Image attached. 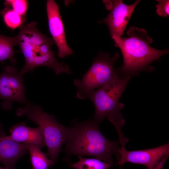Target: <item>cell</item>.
Returning a JSON list of instances; mask_svg holds the SVG:
<instances>
[{"label": "cell", "instance_id": "6da1fadb", "mask_svg": "<svg viewBox=\"0 0 169 169\" xmlns=\"http://www.w3.org/2000/svg\"><path fill=\"white\" fill-rule=\"evenodd\" d=\"M126 34L127 38L111 36L123 58V66L115 70L120 78L132 77L142 71H152L155 68L150 66L151 63L169 53L168 49L160 50L151 47L153 40L143 29L132 26Z\"/></svg>", "mask_w": 169, "mask_h": 169}, {"label": "cell", "instance_id": "7a4b0ae2", "mask_svg": "<svg viewBox=\"0 0 169 169\" xmlns=\"http://www.w3.org/2000/svg\"><path fill=\"white\" fill-rule=\"evenodd\" d=\"M72 124L65 142L64 150L68 154L93 156L108 164L112 163L114 154L119 160V140L112 141L105 138L100 130V124L93 120H74Z\"/></svg>", "mask_w": 169, "mask_h": 169}, {"label": "cell", "instance_id": "3957f363", "mask_svg": "<svg viewBox=\"0 0 169 169\" xmlns=\"http://www.w3.org/2000/svg\"><path fill=\"white\" fill-rule=\"evenodd\" d=\"M37 24L36 22L32 21L19 27L17 35L18 45L25 61L20 74L23 75L35 68L46 66L52 68L57 75L64 73L71 74L72 71L68 65L59 62L55 58L51 48L54 43L53 39L39 31Z\"/></svg>", "mask_w": 169, "mask_h": 169}, {"label": "cell", "instance_id": "277c9868", "mask_svg": "<svg viewBox=\"0 0 169 169\" xmlns=\"http://www.w3.org/2000/svg\"><path fill=\"white\" fill-rule=\"evenodd\" d=\"M131 77L120 78L94 90L89 99L95 109L93 120L100 124L107 118L116 128L120 143L124 145L128 141L122 131L125 120L121 110L124 104L119 100L127 83Z\"/></svg>", "mask_w": 169, "mask_h": 169}, {"label": "cell", "instance_id": "5b68a950", "mask_svg": "<svg viewBox=\"0 0 169 169\" xmlns=\"http://www.w3.org/2000/svg\"><path fill=\"white\" fill-rule=\"evenodd\" d=\"M18 116L26 115L28 119L38 125L44 137L50 159L56 162L63 145L66 141L69 128L63 125L56 120L54 115L45 112L41 107L28 102L23 108L16 111Z\"/></svg>", "mask_w": 169, "mask_h": 169}, {"label": "cell", "instance_id": "8992f818", "mask_svg": "<svg viewBox=\"0 0 169 169\" xmlns=\"http://www.w3.org/2000/svg\"><path fill=\"white\" fill-rule=\"evenodd\" d=\"M120 57L118 52L111 57L108 53L100 52L89 70L81 79H75L77 89L76 97L89 99L95 90L120 78L114 68V64Z\"/></svg>", "mask_w": 169, "mask_h": 169}, {"label": "cell", "instance_id": "52a82bcc", "mask_svg": "<svg viewBox=\"0 0 169 169\" xmlns=\"http://www.w3.org/2000/svg\"><path fill=\"white\" fill-rule=\"evenodd\" d=\"M24 93L23 75L14 67L6 66L0 73V99L3 100V109H10L14 101L27 103Z\"/></svg>", "mask_w": 169, "mask_h": 169}, {"label": "cell", "instance_id": "ba28073f", "mask_svg": "<svg viewBox=\"0 0 169 169\" xmlns=\"http://www.w3.org/2000/svg\"><path fill=\"white\" fill-rule=\"evenodd\" d=\"M117 163L122 165L126 162L140 164L147 169H153L160 160L169 154V143L145 150L129 151L120 147Z\"/></svg>", "mask_w": 169, "mask_h": 169}, {"label": "cell", "instance_id": "9c48e42d", "mask_svg": "<svg viewBox=\"0 0 169 169\" xmlns=\"http://www.w3.org/2000/svg\"><path fill=\"white\" fill-rule=\"evenodd\" d=\"M58 5L53 0H48L46 10L49 32L58 48V56L63 58L73 54V51L66 40L63 23Z\"/></svg>", "mask_w": 169, "mask_h": 169}, {"label": "cell", "instance_id": "30bf717a", "mask_svg": "<svg viewBox=\"0 0 169 169\" xmlns=\"http://www.w3.org/2000/svg\"><path fill=\"white\" fill-rule=\"evenodd\" d=\"M111 5L110 13L99 23H105L109 29L111 36L115 35L121 36L124 33L126 25L136 5L140 1H136L128 5L122 0L109 1Z\"/></svg>", "mask_w": 169, "mask_h": 169}, {"label": "cell", "instance_id": "8fae6325", "mask_svg": "<svg viewBox=\"0 0 169 169\" xmlns=\"http://www.w3.org/2000/svg\"><path fill=\"white\" fill-rule=\"evenodd\" d=\"M0 123V163L9 169H15L17 161L27 154L26 144L15 141L5 134Z\"/></svg>", "mask_w": 169, "mask_h": 169}, {"label": "cell", "instance_id": "7c38bea8", "mask_svg": "<svg viewBox=\"0 0 169 169\" xmlns=\"http://www.w3.org/2000/svg\"><path fill=\"white\" fill-rule=\"evenodd\" d=\"M9 137L20 143L31 144L41 149L46 146L44 139L38 127L31 128L22 122L13 126L10 129Z\"/></svg>", "mask_w": 169, "mask_h": 169}, {"label": "cell", "instance_id": "4fadbf2b", "mask_svg": "<svg viewBox=\"0 0 169 169\" xmlns=\"http://www.w3.org/2000/svg\"><path fill=\"white\" fill-rule=\"evenodd\" d=\"M18 44L17 35L9 37L0 33V61L9 59L13 64H15L17 61L13 47Z\"/></svg>", "mask_w": 169, "mask_h": 169}, {"label": "cell", "instance_id": "5bb4252c", "mask_svg": "<svg viewBox=\"0 0 169 169\" xmlns=\"http://www.w3.org/2000/svg\"><path fill=\"white\" fill-rule=\"evenodd\" d=\"M26 147L30 156L32 169H47L52 166L54 162L47 157L37 147L31 144H26Z\"/></svg>", "mask_w": 169, "mask_h": 169}, {"label": "cell", "instance_id": "9a60e30c", "mask_svg": "<svg viewBox=\"0 0 169 169\" xmlns=\"http://www.w3.org/2000/svg\"><path fill=\"white\" fill-rule=\"evenodd\" d=\"M79 161L70 166L75 169H108L112 164H108L97 158H84L79 156Z\"/></svg>", "mask_w": 169, "mask_h": 169}, {"label": "cell", "instance_id": "2e32d148", "mask_svg": "<svg viewBox=\"0 0 169 169\" xmlns=\"http://www.w3.org/2000/svg\"><path fill=\"white\" fill-rule=\"evenodd\" d=\"M22 16L12 9L4 13L3 18L4 22L7 27L11 29H14L22 25L23 19Z\"/></svg>", "mask_w": 169, "mask_h": 169}, {"label": "cell", "instance_id": "e0dca14e", "mask_svg": "<svg viewBox=\"0 0 169 169\" xmlns=\"http://www.w3.org/2000/svg\"><path fill=\"white\" fill-rule=\"evenodd\" d=\"M6 4L11 6L12 10L21 16L25 15L28 7V2L25 0H7Z\"/></svg>", "mask_w": 169, "mask_h": 169}, {"label": "cell", "instance_id": "ac0fdd59", "mask_svg": "<svg viewBox=\"0 0 169 169\" xmlns=\"http://www.w3.org/2000/svg\"><path fill=\"white\" fill-rule=\"evenodd\" d=\"M158 3L156 6V13L159 16L167 17L169 16V1L157 0Z\"/></svg>", "mask_w": 169, "mask_h": 169}, {"label": "cell", "instance_id": "d6986e66", "mask_svg": "<svg viewBox=\"0 0 169 169\" xmlns=\"http://www.w3.org/2000/svg\"><path fill=\"white\" fill-rule=\"evenodd\" d=\"M169 155H167L164 157L158 162L153 169H162L164 164L169 157Z\"/></svg>", "mask_w": 169, "mask_h": 169}, {"label": "cell", "instance_id": "ffe728a7", "mask_svg": "<svg viewBox=\"0 0 169 169\" xmlns=\"http://www.w3.org/2000/svg\"><path fill=\"white\" fill-rule=\"evenodd\" d=\"M0 169H9L8 168L6 167L5 168H3V167H2L0 166Z\"/></svg>", "mask_w": 169, "mask_h": 169}]
</instances>
